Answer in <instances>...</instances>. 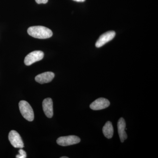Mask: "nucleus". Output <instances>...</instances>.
I'll return each mask as SVG.
<instances>
[{
  "label": "nucleus",
  "instance_id": "f257e3e1",
  "mask_svg": "<svg viewBox=\"0 0 158 158\" xmlns=\"http://www.w3.org/2000/svg\"><path fill=\"white\" fill-rule=\"evenodd\" d=\"M28 34L38 39H47L52 37L53 33L50 29L43 26H34L30 27L27 30Z\"/></svg>",
  "mask_w": 158,
  "mask_h": 158
},
{
  "label": "nucleus",
  "instance_id": "f03ea898",
  "mask_svg": "<svg viewBox=\"0 0 158 158\" xmlns=\"http://www.w3.org/2000/svg\"><path fill=\"white\" fill-rule=\"evenodd\" d=\"M19 108L22 115L29 121H33L34 119V113L31 105L26 101L22 100L19 102Z\"/></svg>",
  "mask_w": 158,
  "mask_h": 158
},
{
  "label": "nucleus",
  "instance_id": "7ed1b4c3",
  "mask_svg": "<svg viewBox=\"0 0 158 158\" xmlns=\"http://www.w3.org/2000/svg\"><path fill=\"white\" fill-rule=\"evenodd\" d=\"M81 139L77 136L70 135L61 137L57 140V144L60 146H67L80 143Z\"/></svg>",
  "mask_w": 158,
  "mask_h": 158
},
{
  "label": "nucleus",
  "instance_id": "20e7f679",
  "mask_svg": "<svg viewBox=\"0 0 158 158\" xmlns=\"http://www.w3.org/2000/svg\"><path fill=\"white\" fill-rule=\"evenodd\" d=\"M44 53L42 51H35L29 53L25 58L24 63L26 65H31L35 62L43 59Z\"/></svg>",
  "mask_w": 158,
  "mask_h": 158
},
{
  "label": "nucleus",
  "instance_id": "39448f33",
  "mask_svg": "<svg viewBox=\"0 0 158 158\" xmlns=\"http://www.w3.org/2000/svg\"><path fill=\"white\" fill-rule=\"evenodd\" d=\"M9 139L11 145L15 148H22L24 147L22 139L16 131L12 130L9 132Z\"/></svg>",
  "mask_w": 158,
  "mask_h": 158
},
{
  "label": "nucleus",
  "instance_id": "423d86ee",
  "mask_svg": "<svg viewBox=\"0 0 158 158\" xmlns=\"http://www.w3.org/2000/svg\"><path fill=\"white\" fill-rule=\"evenodd\" d=\"M110 104V102L108 99L100 98L91 103L90 107L91 110H102L108 107Z\"/></svg>",
  "mask_w": 158,
  "mask_h": 158
},
{
  "label": "nucleus",
  "instance_id": "0eeeda50",
  "mask_svg": "<svg viewBox=\"0 0 158 158\" xmlns=\"http://www.w3.org/2000/svg\"><path fill=\"white\" fill-rule=\"evenodd\" d=\"M116 35V33L113 31H108L103 34L97 41L95 46L97 48H100L105 45L107 43L111 41Z\"/></svg>",
  "mask_w": 158,
  "mask_h": 158
},
{
  "label": "nucleus",
  "instance_id": "6e6552de",
  "mask_svg": "<svg viewBox=\"0 0 158 158\" xmlns=\"http://www.w3.org/2000/svg\"><path fill=\"white\" fill-rule=\"evenodd\" d=\"M42 106L44 112L47 117L52 118L53 116V107L52 99L47 98L44 100Z\"/></svg>",
  "mask_w": 158,
  "mask_h": 158
},
{
  "label": "nucleus",
  "instance_id": "1a4fd4ad",
  "mask_svg": "<svg viewBox=\"0 0 158 158\" xmlns=\"http://www.w3.org/2000/svg\"><path fill=\"white\" fill-rule=\"evenodd\" d=\"M55 77V74L52 72H47L38 75L35 77V81L40 84L52 81Z\"/></svg>",
  "mask_w": 158,
  "mask_h": 158
},
{
  "label": "nucleus",
  "instance_id": "9d476101",
  "mask_svg": "<svg viewBox=\"0 0 158 158\" xmlns=\"http://www.w3.org/2000/svg\"><path fill=\"white\" fill-rule=\"evenodd\" d=\"M117 128L119 138L121 142H123L127 138V134L126 132V122L124 118L121 117L119 118L117 123Z\"/></svg>",
  "mask_w": 158,
  "mask_h": 158
},
{
  "label": "nucleus",
  "instance_id": "9b49d317",
  "mask_svg": "<svg viewBox=\"0 0 158 158\" xmlns=\"http://www.w3.org/2000/svg\"><path fill=\"white\" fill-rule=\"evenodd\" d=\"M103 133L106 138L110 139L113 137L114 130L112 123L107 121L106 123L102 129Z\"/></svg>",
  "mask_w": 158,
  "mask_h": 158
},
{
  "label": "nucleus",
  "instance_id": "f8f14e48",
  "mask_svg": "<svg viewBox=\"0 0 158 158\" xmlns=\"http://www.w3.org/2000/svg\"><path fill=\"white\" fill-rule=\"evenodd\" d=\"M19 154L18 155H16V158H27V154L25 151L22 149V148H20L19 150Z\"/></svg>",
  "mask_w": 158,
  "mask_h": 158
},
{
  "label": "nucleus",
  "instance_id": "ddd939ff",
  "mask_svg": "<svg viewBox=\"0 0 158 158\" xmlns=\"http://www.w3.org/2000/svg\"><path fill=\"white\" fill-rule=\"evenodd\" d=\"M48 0H35L36 2L38 4H46L48 2Z\"/></svg>",
  "mask_w": 158,
  "mask_h": 158
},
{
  "label": "nucleus",
  "instance_id": "4468645a",
  "mask_svg": "<svg viewBox=\"0 0 158 158\" xmlns=\"http://www.w3.org/2000/svg\"><path fill=\"white\" fill-rule=\"evenodd\" d=\"M73 1H76V2H85V0H73Z\"/></svg>",
  "mask_w": 158,
  "mask_h": 158
},
{
  "label": "nucleus",
  "instance_id": "2eb2a0df",
  "mask_svg": "<svg viewBox=\"0 0 158 158\" xmlns=\"http://www.w3.org/2000/svg\"><path fill=\"white\" fill-rule=\"evenodd\" d=\"M68 157H66V156H63V157H60V158H68Z\"/></svg>",
  "mask_w": 158,
  "mask_h": 158
}]
</instances>
